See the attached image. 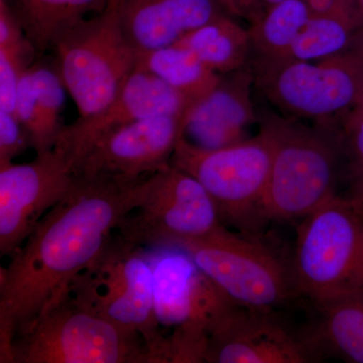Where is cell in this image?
<instances>
[{
    "label": "cell",
    "instance_id": "obj_1",
    "mask_svg": "<svg viewBox=\"0 0 363 363\" xmlns=\"http://www.w3.org/2000/svg\"><path fill=\"white\" fill-rule=\"evenodd\" d=\"M147 178L124 183L76 177L68 194L1 267L0 362L14 363L16 337L58 306L104 252L113 230L143 201Z\"/></svg>",
    "mask_w": 363,
    "mask_h": 363
},
{
    "label": "cell",
    "instance_id": "obj_9",
    "mask_svg": "<svg viewBox=\"0 0 363 363\" xmlns=\"http://www.w3.org/2000/svg\"><path fill=\"white\" fill-rule=\"evenodd\" d=\"M140 341L65 298L16 337L14 363H152Z\"/></svg>",
    "mask_w": 363,
    "mask_h": 363
},
{
    "label": "cell",
    "instance_id": "obj_18",
    "mask_svg": "<svg viewBox=\"0 0 363 363\" xmlns=\"http://www.w3.org/2000/svg\"><path fill=\"white\" fill-rule=\"evenodd\" d=\"M316 322L304 338L317 357L332 354L363 363V290L314 304Z\"/></svg>",
    "mask_w": 363,
    "mask_h": 363
},
{
    "label": "cell",
    "instance_id": "obj_15",
    "mask_svg": "<svg viewBox=\"0 0 363 363\" xmlns=\"http://www.w3.org/2000/svg\"><path fill=\"white\" fill-rule=\"evenodd\" d=\"M187 100L154 74L135 68L116 99L94 116L64 126L54 149L66 157L75 173L91 147L107 133L147 117L186 116Z\"/></svg>",
    "mask_w": 363,
    "mask_h": 363
},
{
    "label": "cell",
    "instance_id": "obj_27",
    "mask_svg": "<svg viewBox=\"0 0 363 363\" xmlns=\"http://www.w3.org/2000/svg\"><path fill=\"white\" fill-rule=\"evenodd\" d=\"M344 140L350 159L353 194L358 202L363 200V116H347L344 118Z\"/></svg>",
    "mask_w": 363,
    "mask_h": 363
},
{
    "label": "cell",
    "instance_id": "obj_20",
    "mask_svg": "<svg viewBox=\"0 0 363 363\" xmlns=\"http://www.w3.org/2000/svg\"><path fill=\"white\" fill-rule=\"evenodd\" d=\"M26 38L35 52L52 49L55 40L84 20L88 13L104 11L108 0H9Z\"/></svg>",
    "mask_w": 363,
    "mask_h": 363
},
{
    "label": "cell",
    "instance_id": "obj_33",
    "mask_svg": "<svg viewBox=\"0 0 363 363\" xmlns=\"http://www.w3.org/2000/svg\"><path fill=\"white\" fill-rule=\"evenodd\" d=\"M359 203H360V204H362V206L363 207V200L362 202H359Z\"/></svg>",
    "mask_w": 363,
    "mask_h": 363
},
{
    "label": "cell",
    "instance_id": "obj_14",
    "mask_svg": "<svg viewBox=\"0 0 363 363\" xmlns=\"http://www.w3.org/2000/svg\"><path fill=\"white\" fill-rule=\"evenodd\" d=\"M316 358L304 336L293 335L272 319L271 312L228 302L208 329L204 362L306 363Z\"/></svg>",
    "mask_w": 363,
    "mask_h": 363
},
{
    "label": "cell",
    "instance_id": "obj_5",
    "mask_svg": "<svg viewBox=\"0 0 363 363\" xmlns=\"http://www.w3.org/2000/svg\"><path fill=\"white\" fill-rule=\"evenodd\" d=\"M55 66L79 111L94 116L113 101L135 70L138 52L126 39L116 9L107 4L55 40Z\"/></svg>",
    "mask_w": 363,
    "mask_h": 363
},
{
    "label": "cell",
    "instance_id": "obj_3",
    "mask_svg": "<svg viewBox=\"0 0 363 363\" xmlns=\"http://www.w3.org/2000/svg\"><path fill=\"white\" fill-rule=\"evenodd\" d=\"M298 295L313 304L363 290V207L335 195L302 219L290 262Z\"/></svg>",
    "mask_w": 363,
    "mask_h": 363
},
{
    "label": "cell",
    "instance_id": "obj_23",
    "mask_svg": "<svg viewBox=\"0 0 363 363\" xmlns=\"http://www.w3.org/2000/svg\"><path fill=\"white\" fill-rule=\"evenodd\" d=\"M363 32L345 11L311 16L288 57L300 61H319L351 49Z\"/></svg>",
    "mask_w": 363,
    "mask_h": 363
},
{
    "label": "cell",
    "instance_id": "obj_22",
    "mask_svg": "<svg viewBox=\"0 0 363 363\" xmlns=\"http://www.w3.org/2000/svg\"><path fill=\"white\" fill-rule=\"evenodd\" d=\"M311 16L304 0H285L269 7L248 30L255 58L288 57Z\"/></svg>",
    "mask_w": 363,
    "mask_h": 363
},
{
    "label": "cell",
    "instance_id": "obj_24",
    "mask_svg": "<svg viewBox=\"0 0 363 363\" xmlns=\"http://www.w3.org/2000/svg\"><path fill=\"white\" fill-rule=\"evenodd\" d=\"M13 112L30 136L35 154L54 149L58 135L50 128L40 108L30 67L26 69L18 83Z\"/></svg>",
    "mask_w": 363,
    "mask_h": 363
},
{
    "label": "cell",
    "instance_id": "obj_19",
    "mask_svg": "<svg viewBox=\"0 0 363 363\" xmlns=\"http://www.w3.org/2000/svg\"><path fill=\"white\" fill-rule=\"evenodd\" d=\"M136 68L161 79L187 100L191 107L207 96L220 81L194 52L179 44L138 52Z\"/></svg>",
    "mask_w": 363,
    "mask_h": 363
},
{
    "label": "cell",
    "instance_id": "obj_28",
    "mask_svg": "<svg viewBox=\"0 0 363 363\" xmlns=\"http://www.w3.org/2000/svg\"><path fill=\"white\" fill-rule=\"evenodd\" d=\"M30 147V136L14 112L0 111V164L13 162Z\"/></svg>",
    "mask_w": 363,
    "mask_h": 363
},
{
    "label": "cell",
    "instance_id": "obj_7",
    "mask_svg": "<svg viewBox=\"0 0 363 363\" xmlns=\"http://www.w3.org/2000/svg\"><path fill=\"white\" fill-rule=\"evenodd\" d=\"M171 247L187 253L234 305L272 313L298 295L290 264L255 238V233H231L222 225L201 238Z\"/></svg>",
    "mask_w": 363,
    "mask_h": 363
},
{
    "label": "cell",
    "instance_id": "obj_17",
    "mask_svg": "<svg viewBox=\"0 0 363 363\" xmlns=\"http://www.w3.org/2000/svg\"><path fill=\"white\" fill-rule=\"evenodd\" d=\"M121 30L138 52L176 44L222 14L218 0H114Z\"/></svg>",
    "mask_w": 363,
    "mask_h": 363
},
{
    "label": "cell",
    "instance_id": "obj_21",
    "mask_svg": "<svg viewBox=\"0 0 363 363\" xmlns=\"http://www.w3.org/2000/svg\"><path fill=\"white\" fill-rule=\"evenodd\" d=\"M176 44L194 52L205 65L220 75L247 67L252 52L248 30L223 13L187 33Z\"/></svg>",
    "mask_w": 363,
    "mask_h": 363
},
{
    "label": "cell",
    "instance_id": "obj_34",
    "mask_svg": "<svg viewBox=\"0 0 363 363\" xmlns=\"http://www.w3.org/2000/svg\"><path fill=\"white\" fill-rule=\"evenodd\" d=\"M114 1V0H108V2Z\"/></svg>",
    "mask_w": 363,
    "mask_h": 363
},
{
    "label": "cell",
    "instance_id": "obj_25",
    "mask_svg": "<svg viewBox=\"0 0 363 363\" xmlns=\"http://www.w3.org/2000/svg\"><path fill=\"white\" fill-rule=\"evenodd\" d=\"M35 54L28 40L0 47V111H14L18 83Z\"/></svg>",
    "mask_w": 363,
    "mask_h": 363
},
{
    "label": "cell",
    "instance_id": "obj_31",
    "mask_svg": "<svg viewBox=\"0 0 363 363\" xmlns=\"http://www.w3.org/2000/svg\"><path fill=\"white\" fill-rule=\"evenodd\" d=\"M222 7H225L231 13L240 14L247 11L250 0H218Z\"/></svg>",
    "mask_w": 363,
    "mask_h": 363
},
{
    "label": "cell",
    "instance_id": "obj_13",
    "mask_svg": "<svg viewBox=\"0 0 363 363\" xmlns=\"http://www.w3.org/2000/svg\"><path fill=\"white\" fill-rule=\"evenodd\" d=\"M186 116L161 114L107 133L79 164L76 177L133 183L171 164Z\"/></svg>",
    "mask_w": 363,
    "mask_h": 363
},
{
    "label": "cell",
    "instance_id": "obj_11",
    "mask_svg": "<svg viewBox=\"0 0 363 363\" xmlns=\"http://www.w3.org/2000/svg\"><path fill=\"white\" fill-rule=\"evenodd\" d=\"M222 225L201 184L171 164L147 177L143 201L117 229L128 245L152 248L201 238Z\"/></svg>",
    "mask_w": 363,
    "mask_h": 363
},
{
    "label": "cell",
    "instance_id": "obj_4",
    "mask_svg": "<svg viewBox=\"0 0 363 363\" xmlns=\"http://www.w3.org/2000/svg\"><path fill=\"white\" fill-rule=\"evenodd\" d=\"M259 117L272 149L264 217L267 221L303 219L336 195L335 147L320 131L274 112Z\"/></svg>",
    "mask_w": 363,
    "mask_h": 363
},
{
    "label": "cell",
    "instance_id": "obj_16",
    "mask_svg": "<svg viewBox=\"0 0 363 363\" xmlns=\"http://www.w3.org/2000/svg\"><path fill=\"white\" fill-rule=\"evenodd\" d=\"M252 83L253 73L247 67L222 75L216 87L186 113L184 138L207 150L247 140V128L257 121Z\"/></svg>",
    "mask_w": 363,
    "mask_h": 363
},
{
    "label": "cell",
    "instance_id": "obj_26",
    "mask_svg": "<svg viewBox=\"0 0 363 363\" xmlns=\"http://www.w3.org/2000/svg\"><path fill=\"white\" fill-rule=\"evenodd\" d=\"M30 71L45 121L59 138L64 128L61 123V112L65 104V85L56 66L35 64L30 66Z\"/></svg>",
    "mask_w": 363,
    "mask_h": 363
},
{
    "label": "cell",
    "instance_id": "obj_29",
    "mask_svg": "<svg viewBox=\"0 0 363 363\" xmlns=\"http://www.w3.org/2000/svg\"><path fill=\"white\" fill-rule=\"evenodd\" d=\"M304 2L312 16H324V14L345 11L343 0H304Z\"/></svg>",
    "mask_w": 363,
    "mask_h": 363
},
{
    "label": "cell",
    "instance_id": "obj_12",
    "mask_svg": "<svg viewBox=\"0 0 363 363\" xmlns=\"http://www.w3.org/2000/svg\"><path fill=\"white\" fill-rule=\"evenodd\" d=\"M75 173L58 150L25 164H0V253L13 257L73 187Z\"/></svg>",
    "mask_w": 363,
    "mask_h": 363
},
{
    "label": "cell",
    "instance_id": "obj_8",
    "mask_svg": "<svg viewBox=\"0 0 363 363\" xmlns=\"http://www.w3.org/2000/svg\"><path fill=\"white\" fill-rule=\"evenodd\" d=\"M255 84L286 114L328 119L350 112L363 85V38L357 45L313 64L253 58Z\"/></svg>",
    "mask_w": 363,
    "mask_h": 363
},
{
    "label": "cell",
    "instance_id": "obj_6",
    "mask_svg": "<svg viewBox=\"0 0 363 363\" xmlns=\"http://www.w3.org/2000/svg\"><path fill=\"white\" fill-rule=\"evenodd\" d=\"M272 152L271 140L260 128L255 138L215 150L196 147L182 136L171 164L201 184L223 225L255 233L267 221L264 202Z\"/></svg>",
    "mask_w": 363,
    "mask_h": 363
},
{
    "label": "cell",
    "instance_id": "obj_10",
    "mask_svg": "<svg viewBox=\"0 0 363 363\" xmlns=\"http://www.w3.org/2000/svg\"><path fill=\"white\" fill-rule=\"evenodd\" d=\"M145 252L154 274L157 322L173 330L168 336L172 363L203 362L212 318L228 298L180 248Z\"/></svg>",
    "mask_w": 363,
    "mask_h": 363
},
{
    "label": "cell",
    "instance_id": "obj_32",
    "mask_svg": "<svg viewBox=\"0 0 363 363\" xmlns=\"http://www.w3.org/2000/svg\"><path fill=\"white\" fill-rule=\"evenodd\" d=\"M347 116H363V85L362 92H360L357 104H355L354 107L348 112Z\"/></svg>",
    "mask_w": 363,
    "mask_h": 363
},
{
    "label": "cell",
    "instance_id": "obj_30",
    "mask_svg": "<svg viewBox=\"0 0 363 363\" xmlns=\"http://www.w3.org/2000/svg\"><path fill=\"white\" fill-rule=\"evenodd\" d=\"M344 11L363 32V0H343Z\"/></svg>",
    "mask_w": 363,
    "mask_h": 363
},
{
    "label": "cell",
    "instance_id": "obj_2",
    "mask_svg": "<svg viewBox=\"0 0 363 363\" xmlns=\"http://www.w3.org/2000/svg\"><path fill=\"white\" fill-rule=\"evenodd\" d=\"M66 298L143 341L152 363H171L155 310L154 274L145 248L111 240L72 283Z\"/></svg>",
    "mask_w": 363,
    "mask_h": 363
}]
</instances>
